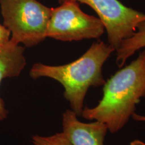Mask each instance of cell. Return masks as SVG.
Returning <instances> with one entry per match:
<instances>
[{
  "mask_svg": "<svg viewBox=\"0 0 145 145\" xmlns=\"http://www.w3.org/2000/svg\"><path fill=\"white\" fill-rule=\"evenodd\" d=\"M145 97V49L129 65L121 67L103 86V95L93 108H84L81 116L104 123L108 131L122 130Z\"/></svg>",
  "mask_w": 145,
  "mask_h": 145,
  "instance_id": "obj_1",
  "label": "cell"
},
{
  "mask_svg": "<svg viewBox=\"0 0 145 145\" xmlns=\"http://www.w3.org/2000/svg\"><path fill=\"white\" fill-rule=\"evenodd\" d=\"M115 51L108 43L98 40L91 44L79 59L61 65L36 63L30 70L32 79L50 78L61 83L64 97L72 111L81 116L84 101L89 89L103 86L106 83L102 73L104 63Z\"/></svg>",
  "mask_w": 145,
  "mask_h": 145,
  "instance_id": "obj_2",
  "label": "cell"
},
{
  "mask_svg": "<svg viewBox=\"0 0 145 145\" xmlns=\"http://www.w3.org/2000/svg\"><path fill=\"white\" fill-rule=\"evenodd\" d=\"M0 10L11 41L30 48L47 38L52 8L39 0H0Z\"/></svg>",
  "mask_w": 145,
  "mask_h": 145,
  "instance_id": "obj_3",
  "label": "cell"
},
{
  "mask_svg": "<svg viewBox=\"0 0 145 145\" xmlns=\"http://www.w3.org/2000/svg\"><path fill=\"white\" fill-rule=\"evenodd\" d=\"M105 31L100 19L83 12L80 3L66 1L52 8L47 38L63 42L98 39Z\"/></svg>",
  "mask_w": 145,
  "mask_h": 145,
  "instance_id": "obj_4",
  "label": "cell"
},
{
  "mask_svg": "<svg viewBox=\"0 0 145 145\" xmlns=\"http://www.w3.org/2000/svg\"><path fill=\"white\" fill-rule=\"evenodd\" d=\"M75 1L89 5L104 24L108 34V44L115 51L124 40L131 37L137 26L145 21V14L128 8L119 0H59Z\"/></svg>",
  "mask_w": 145,
  "mask_h": 145,
  "instance_id": "obj_5",
  "label": "cell"
},
{
  "mask_svg": "<svg viewBox=\"0 0 145 145\" xmlns=\"http://www.w3.org/2000/svg\"><path fill=\"white\" fill-rule=\"evenodd\" d=\"M71 110L63 114V133L71 145H104L108 131L104 123L93 120L82 122Z\"/></svg>",
  "mask_w": 145,
  "mask_h": 145,
  "instance_id": "obj_6",
  "label": "cell"
},
{
  "mask_svg": "<svg viewBox=\"0 0 145 145\" xmlns=\"http://www.w3.org/2000/svg\"><path fill=\"white\" fill-rule=\"evenodd\" d=\"M25 48L12 41L0 44V86L4 79L18 77L26 65ZM9 111L0 96V122L8 117Z\"/></svg>",
  "mask_w": 145,
  "mask_h": 145,
  "instance_id": "obj_7",
  "label": "cell"
},
{
  "mask_svg": "<svg viewBox=\"0 0 145 145\" xmlns=\"http://www.w3.org/2000/svg\"><path fill=\"white\" fill-rule=\"evenodd\" d=\"M143 48H145V21L139 24L135 33L124 40L116 50L118 67H122L128 58Z\"/></svg>",
  "mask_w": 145,
  "mask_h": 145,
  "instance_id": "obj_8",
  "label": "cell"
},
{
  "mask_svg": "<svg viewBox=\"0 0 145 145\" xmlns=\"http://www.w3.org/2000/svg\"><path fill=\"white\" fill-rule=\"evenodd\" d=\"M32 143V145H71L63 132L50 136L34 135Z\"/></svg>",
  "mask_w": 145,
  "mask_h": 145,
  "instance_id": "obj_9",
  "label": "cell"
},
{
  "mask_svg": "<svg viewBox=\"0 0 145 145\" xmlns=\"http://www.w3.org/2000/svg\"><path fill=\"white\" fill-rule=\"evenodd\" d=\"M11 34L8 28L0 24V44L8 42L10 40Z\"/></svg>",
  "mask_w": 145,
  "mask_h": 145,
  "instance_id": "obj_10",
  "label": "cell"
},
{
  "mask_svg": "<svg viewBox=\"0 0 145 145\" xmlns=\"http://www.w3.org/2000/svg\"><path fill=\"white\" fill-rule=\"evenodd\" d=\"M132 118H133L135 120L138 121V122H145V116L140 115V114H138L135 113L132 116Z\"/></svg>",
  "mask_w": 145,
  "mask_h": 145,
  "instance_id": "obj_11",
  "label": "cell"
},
{
  "mask_svg": "<svg viewBox=\"0 0 145 145\" xmlns=\"http://www.w3.org/2000/svg\"><path fill=\"white\" fill-rule=\"evenodd\" d=\"M130 145H145V142L140 140H135L130 142Z\"/></svg>",
  "mask_w": 145,
  "mask_h": 145,
  "instance_id": "obj_12",
  "label": "cell"
}]
</instances>
